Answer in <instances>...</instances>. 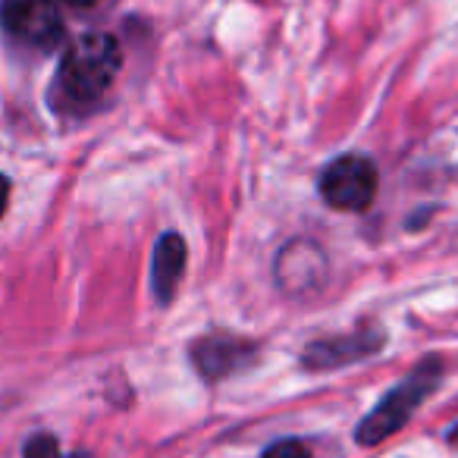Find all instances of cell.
I'll return each mask as SVG.
<instances>
[{"mask_svg": "<svg viewBox=\"0 0 458 458\" xmlns=\"http://www.w3.org/2000/svg\"><path fill=\"white\" fill-rule=\"evenodd\" d=\"M0 22L32 47H54L64 38V16L54 0H0Z\"/></svg>", "mask_w": 458, "mask_h": 458, "instance_id": "277c9868", "label": "cell"}, {"mask_svg": "<svg viewBox=\"0 0 458 458\" xmlns=\"http://www.w3.org/2000/svg\"><path fill=\"white\" fill-rule=\"evenodd\" d=\"M66 4H72V7H95L98 0H66Z\"/></svg>", "mask_w": 458, "mask_h": 458, "instance_id": "30bf717a", "label": "cell"}, {"mask_svg": "<svg viewBox=\"0 0 458 458\" xmlns=\"http://www.w3.org/2000/svg\"><path fill=\"white\" fill-rule=\"evenodd\" d=\"M22 458H64V455H60L57 439L47 437V433H35V437L26 443V452H22Z\"/></svg>", "mask_w": 458, "mask_h": 458, "instance_id": "52a82bcc", "label": "cell"}, {"mask_svg": "<svg viewBox=\"0 0 458 458\" xmlns=\"http://www.w3.org/2000/svg\"><path fill=\"white\" fill-rule=\"evenodd\" d=\"M437 383H439V364L437 361L420 364L411 377H405V380H402L399 386H395L393 393H389L386 399L361 420V424H358V433H355L358 443L377 445L386 437H393L395 430H402V427L408 424V418L418 411L420 402L433 393Z\"/></svg>", "mask_w": 458, "mask_h": 458, "instance_id": "7a4b0ae2", "label": "cell"}, {"mask_svg": "<svg viewBox=\"0 0 458 458\" xmlns=\"http://www.w3.org/2000/svg\"><path fill=\"white\" fill-rule=\"evenodd\" d=\"M320 195L336 210H364L377 195V166L361 154L336 157L320 173Z\"/></svg>", "mask_w": 458, "mask_h": 458, "instance_id": "3957f363", "label": "cell"}, {"mask_svg": "<svg viewBox=\"0 0 458 458\" xmlns=\"http://www.w3.org/2000/svg\"><path fill=\"white\" fill-rule=\"evenodd\" d=\"M7 201H10V182H7V176L0 173V216L7 210Z\"/></svg>", "mask_w": 458, "mask_h": 458, "instance_id": "9c48e42d", "label": "cell"}, {"mask_svg": "<svg viewBox=\"0 0 458 458\" xmlns=\"http://www.w3.org/2000/svg\"><path fill=\"white\" fill-rule=\"evenodd\" d=\"M255 345L236 336H210L195 345V368L204 377H229L249 361Z\"/></svg>", "mask_w": 458, "mask_h": 458, "instance_id": "5b68a950", "label": "cell"}, {"mask_svg": "<svg viewBox=\"0 0 458 458\" xmlns=\"http://www.w3.org/2000/svg\"><path fill=\"white\" fill-rule=\"evenodd\" d=\"M123 64L120 41L110 32H85L66 47L57 70V89L72 104H95L114 85Z\"/></svg>", "mask_w": 458, "mask_h": 458, "instance_id": "6da1fadb", "label": "cell"}, {"mask_svg": "<svg viewBox=\"0 0 458 458\" xmlns=\"http://www.w3.org/2000/svg\"><path fill=\"white\" fill-rule=\"evenodd\" d=\"M264 458H311V452H308L305 443H299V439H283V443H274L267 452H264Z\"/></svg>", "mask_w": 458, "mask_h": 458, "instance_id": "ba28073f", "label": "cell"}, {"mask_svg": "<svg viewBox=\"0 0 458 458\" xmlns=\"http://www.w3.org/2000/svg\"><path fill=\"white\" fill-rule=\"evenodd\" d=\"M182 270H185V242L176 233H166V236H160L151 261V286L157 301L173 299L179 280H182Z\"/></svg>", "mask_w": 458, "mask_h": 458, "instance_id": "8992f818", "label": "cell"}]
</instances>
